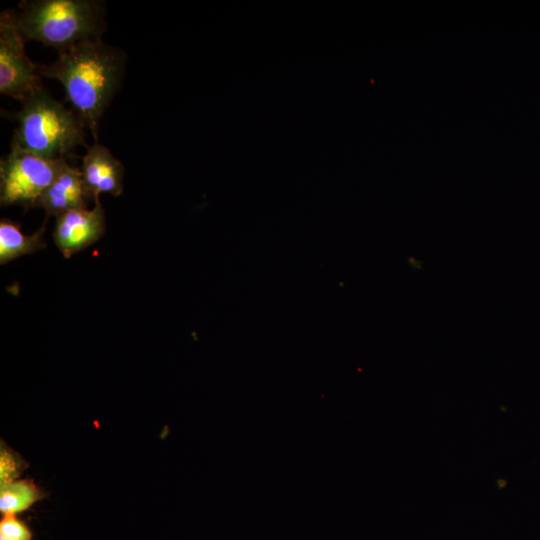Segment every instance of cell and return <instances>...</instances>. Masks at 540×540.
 Instances as JSON below:
<instances>
[{"mask_svg": "<svg viewBox=\"0 0 540 540\" xmlns=\"http://www.w3.org/2000/svg\"><path fill=\"white\" fill-rule=\"evenodd\" d=\"M125 64L124 51L97 39L59 51L53 63L39 65L38 71L63 85L71 109L98 142L100 119L122 85Z\"/></svg>", "mask_w": 540, "mask_h": 540, "instance_id": "obj_1", "label": "cell"}, {"mask_svg": "<svg viewBox=\"0 0 540 540\" xmlns=\"http://www.w3.org/2000/svg\"><path fill=\"white\" fill-rule=\"evenodd\" d=\"M14 9L0 14V93L21 103L44 87L38 65L25 51Z\"/></svg>", "mask_w": 540, "mask_h": 540, "instance_id": "obj_5", "label": "cell"}, {"mask_svg": "<svg viewBox=\"0 0 540 540\" xmlns=\"http://www.w3.org/2000/svg\"><path fill=\"white\" fill-rule=\"evenodd\" d=\"M86 190L94 203L102 193L119 196L123 192L125 167L106 146L94 142L87 147L79 167Z\"/></svg>", "mask_w": 540, "mask_h": 540, "instance_id": "obj_7", "label": "cell"}, {"mask_svg": "<svg viewBox=\"0 0 540 540\" xmlns=\"http://www.w3.org/2000/svg\"><path fill=\"white\" fill-rule=\"evenodd\" d=\"M55 218L53 238L65 258L96 243L105 233V210L101 202L90 210L73 209Z\"/></svg>", "mask_w": 540, "mask_h": 540, "instance_id": "obj_6", "label": "cell"}, {"mask_svg": "<svg viewBox=\"0 0 540 540\" xmlns=\"http://www.w3.org/2000/svg\"><path fill=\"white\" fill-rule=\"evenodd\" d=\"M16 12L25 41H38L57 51L101 39L107 29L105 6L97 0H25Z\"/></svg>", "mask_w": 540, "mask_h": 540, "instance_id": "obj_2", "label": "cell"}, {"mask_svg": "<svg viewBox=\"0 0 540 540\" xmlns=\"http://www.w3.org/2000/svg\"><path fill=\"white\" fill-rule=\"evenodd\" d=\"M91 200L80 171L64 160L53 181L39 198L36 207L44 209L46 218L66 211L87 208Z\"/></svg>", "mask_w": 540, "mask_h": 540, "instance_id": "obj_8", "label": "cell"}, {"mask_svg": "<svg viewBox=\"0 0 540 540\" xmlns=\"http://www.w3.org/2000/svg\"><path fill=\"white\" fill-rule=\"evenodd\" d=\"M0 537L11 540H31L32 535L28 527L15 515H6L0 521Z\"/></svg>", "mask_w": 540, "mask_h": 540, "instance_id": "obj_12", "label": "cell"}, {"mask_svg": "<svg viewBox=\"0 0 540 540\" xmlns=\"http://www.w3.org/2000/svg\"><path fill=\"white\" fill-rule=\"evenodd\" d=\"M66 159H48L11 147L0 161V204L36 207Z\"/></svg>", "mask_w": 540, "mask_h": 540, "instance_id": "obj_4", "label": "cell"}, {"mask_svg": "<svg viewBox=\"0 0 540 540\" xmlns=\"http://www.w3.org/2000/svg\"><path fill=\"white\" fill-rule=\"evenodd\" d=\"M44 492L29 479H18L0 486V512L16 515L43 499Z\"/></svg>", "mask_w": 540, "mask_h": 540, "instance_id": "obj_10", "label": "cell"}, {"mask_svg": "<svg viewBox=\"0 0 540 540\" xmlns=\"http://www.w3.org/2000/svg\"><path fill=\"white\" fill-rule=\"evenodd\" d=\"M18 123L11 147L48 159H66L78 146L88 147L84 125L71 108L44 88L21 103L17 112H4Z\"/></svg>", "mask_w": 540, "mask_h": 540, "instance_id": "obj_3", "label": "cell"}, {"mask_svg": "<svg viewBox=\"0 0 540 540\" xmlns=\"http://www.w3.org/2000/svg\"><path fill=\"white\" fill-rule=\"evenodd\" d=\"M48 218L42 226L30 235L22 232L19 223L3 218L0 221V264L32 254L46 247L44 233Z\"/></svg>", "mask_w": 540, "mask_h": 540, "instance_id": "obj_9", "label": "cell"}, {"mask_svg": "<svg viewBox=\"0 0 540 540\" xmlns=\"http://www.w3.org/2000/svg\"><path fill=\"white\" fill-rule=\"evenodd\" d=\"M28 462L3 440L0 442V486L20 479Z\"/></svg>", "mask_w": 540, "mask_h": 540, "instance_id": "obj_11", "label": "cell"}]
</instances>
